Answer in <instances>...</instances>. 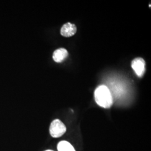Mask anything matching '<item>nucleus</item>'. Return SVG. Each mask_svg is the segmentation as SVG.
Here are the masks:
<instances>
[{
	"label": "nucleus",
	"instance_id": "nucleus-5",
	"mask_svg": "<svg viewBox=\"0 0 151 151\" xmlns=\"http://www.w3.org/2000/svg\"><path fill=\"white\" fill-rule=\"evenodd\" d=\"M68 53L65 48L58 49L55 50L53 54V59L55 62L60 63L63 62L68 57Z\"/></svg>",
	"mask_w": 151,
	"mask_h": 151
},
{
	"label": "nucleus",
	"instance_id": "nucleus-2",
	"mask_svg": "<svg viewBox=\"0 0 151 151\" xmlns=\"http://www.w3.org/2000/svg\"><path fill=\"white\" fill-rule=\"evenodd\" d=\"M49 132L53 138H59L63 135L66 132V127L59 119H55L50 124Z\"/></svg>",
	"mask_w": 151,
	"mask_h": 151
},
{
	"label": "nucleus",
	"instance_id": "nucleus-3",
	"mask_svg": "<svg viewBox=\"0 0 151 151\" xmlns=\"http://www.w3.org/2000/svg\"><path fill=\"white\" fill-rule=\"evenodd\" d=\"M145 66V61L142 58H137L132 62V67L139 77H142L144 75L146 70Z\"/></svg>",
	"mask_w": 151,
	"mask_h": 151
},
{
	"label": "nucleus",
	"instance_id": "nucleus-1",
	"mask_svg": "<svg viewBox=\"0 0 151 151\" xmlns=\"http://www.w3.org/2000/svg\"><path fill=\"white\" fill-rule=\"evenodd\" d=\"M95 100L97 105L102 108H110L113 104V95L108 87L101 85L95 90Z\"/></svg>",
	"mask_w": 151,
	"mask_h": 151
},
{
	"label": "nucleus",
	"instance_id": "nucleus-7",
	"mask_svg": "<svg viewBox=\"0 0 151 151\" xmlns=\"http://www.w3.org/2000/svg\"><path fill=\"white\" fill-rule=\"evenodd\" d=\"M52 151V150H47V151Z\"/></svg>",
	"mask_w": 151,
	"mask_h": 151
},
{
	"label": "nucleus",
	"instance_id": "nucleus-4",
	"mask_svg": "<svg viewBox=\"0 0 151 151\" xmlns=\"http://www.w3.org/2000/svg\"><path fill=\"white\" fill-rule=\"evenodd\" d=\"M77 32L75 25L70 22L64 24L60 30V34L65 37H70L74 35Z\"/></svg>",
	"mask_w": 151,
	"mask_h": 151
},
{
	"label": "nucleus",
	"instance_id": "nucleus-6",
	"mask_svg": "<svg viewBox=\"0 0 151 151\" xmlns=\"http://www.w3.org/2000/svg\"><path fill=\"white\" fill-rule=\"evenodd\" d=\"M57 149L58 151H76L73 146L67 141H60L58 144Z\"/></svg>",
	"mask_w": 151,
	"mask_h": 151
}]
</instances>
